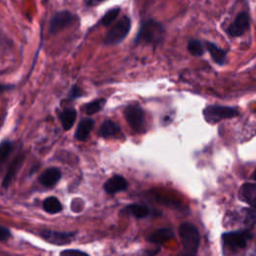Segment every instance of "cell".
<instances>
[{
    "mask_svg": "<svg viewBox=\"0 0 256 256\" xmlns=\"http://www.w3.org/2000/svg\"><path fill=\"white\" fill-rule=\"evenodd\" d=\"M165 27L162 23L148 19L142 22L138 33L135 37V44H149L154 47L158 46L164 39Z\"/></svg>",
    "mask_w": 256,
    "mask_h": 256,
    "instance_id": "6da1fadb",
    "label": "cell"
},
{
    "mask_svg": "<svg viewBox=\"0 0 256 256\" xmlns=\"http://www.w3.org/2000/svg\"><path fill=\"white\" fill-rule=\"evenodd\" d=\"M178 234L183 246V249L188 254H195L200 245V234L196 226L185 222L180 224Z\"/></svg>",
    "mask_w": 256,
    "mask_h": 256,
    "instance_id": "7a4b0ae2",
    "label": "cell"
},
{
    "mask_svg": "<svg viewBox=\"0 0 256 256\" xmlns=\"http://www.w3.org/2000/svg\"><path fill=\"white\" fill-rule=\"evenodd\" d=\"M131 29V19L129 16H122L106 33L104 38L105 45H117L121 43Z\"/></svg>",
    "mask_w": 256,
    "mask_h": 256,
    "instance_id": "3957f363",
    "label": "cell"
},
{
    "mask_svg": "<svg viewBox=\"0 0 256 256\" xmlns=\"http://www.w3.org/2000/svg\"><path fill=\"white\" fill-rule=\"evenodd\" d=\"M239 115V111L236 108L220 105H209L203 110V116L206 122L215 124L223 119L234 118Z\"/></svg>",
    "mask_w": 256,
    "mask_h": 256,
    "instance_id": "277c9868",
    "label": "cell"
},
{
    "mask_svg": "<svg viewBox=\"0 0 256 256\" xmlns=\"http://www.w3.org/2000/svg\"><path fill=\"white\" fill-rule=\"evenodd\" d=\"M252 238V234L248 229L226 232L222 235V242L224 247L229 250L236 251L245 249L249 240Z\"/></svg>",
    "mask_w": 256,
    "mask_h": 256,
    "instance_id": "5b68a950",
    "label": "cell"
},
{
    "mask_svg": "<svg viewBox=\"0 0 256 256\" xmlns=\"http://www.w3.org/2000/svg\"><path fill=\"white\" fill-rule=\"evenodd\" d=\"M124 116L128 125L137 133H142L145 128L144 111L140 105L131 104L124 110Z\"/></svg>",
    "mask_w": 256,
    "mask_h": 256,
    "instance_id": "8992f818",
    "label": "cell"
},
{
    "mask_svg": "<svg viewBox=\"0 0 256 256\" xmlns=\"http://www.w3.org/2000/svg\"><path fill=\"white\" fill-rule=\"evenodd\" d=\"M78 20V17L68 10H62L55 13L49 22V33L51 35L57 34L60 31L66 29L72 25L75 21Z\"/></svg>",
    "mask_w": 256,
    "mask_h": 256,
    "instance_id": "52a82bcc",
    "label": "cell"
},
{
    "mask_svg": "<svg viewBox=\"0 0 256 256\" xmlns=\"http://www.w3.org/2000/svg\"><path fill=\"white\" fill-rule=\"evenodd\" d=\"M40 236L47 242L55 245H67L71 243L75 236L76 232L74 231H57L50 229H42L40 231Z\"/></svg>",
    "mask_w": 256,
    "mask_h": 256,
    "instance_id": "ba28073f",
    "label": "cell"
},
{
    "mask_svg": "<svg viewBox=\"0 0 256 256\" xmlns=\"http://www.w3.org/2000/svg\"><path fill=\"white\" fill-rule=\"evenodd\" d=\"M250 27L249 14L246 11L239 12L232 23L227 27L226 33L230 37H239L243 35Z\"/></svg>",
    "mask_w": 256,
    "mask_h": 256,
    "instance_id": "9c48e42d",
    "label": "cell"
},
{
    "mask_svg": "<svg viewBox=\"0 0 256 256\" xmlns=\"http://www.w3.org/2000/svg\"><path fill=\"white\" fill-rule=\"evenodd\" d=\"M128 187L127 180L122 176L115 174L112 177H110L105 183H104V190L109 195H114L118 192L126 190Z\"/></svg>",
    "mask_w": 256,
    "mask_h": 256,
    "instance_id": "30bf717a",
    "label": "cell"
},
{
    "mask_svg": "<svg viewBox=\"0 0 256 256\" xmlns=\"http://www.w3.org/2000/svg\"><path fill=\"white\" fill-rule=\"evenodd\" d=\"M98 134L103 138H113V139H120L123 138L124 135L121 131V128L112 120L107 119L105 120L98 131Z\"/></svg>",
    "mask_w": 256,
    "mask_h": 256,
    "instance_id": "8fae6325",
    "label": "cell"
},
{
    "mask_svg": "<svg viewBox=\"0 0 256 256\" xmlns=\"http://www.w3.org/2000/svg\"><path fill=\"white\" fill-rule=\"evenodd\" d=\"M23 162H24V155L19 154L9 163L8 168H7V172H6V174L3 178V181H2V187L3 188H7L10 185L13 178L19 172Z\"/></svg>",
    "mask_w": 256,
    "mask_h": 256,
    "instance_id": "7c38bea8",
    "label": "cell"
},
{
    "mask_svg": "<svg viewBox=\"0 0 256 256\" xmlns=\"http://www.w3.org/2000/svg\"><path fill=\"white\" fill-rule=\"evenodd\" d=\"M61 179V171L56 167L47 168L39 177L40 183L45 187L55 186Z\"/></svg>",
    "mask_w": 256,
    "mask_h": 256,
    "instance_id": "4fadbf2b",
    "label": "cell"
},
{
    "mask_svg": "<svg viewBox=\"0 0 256 256\" xmlns=\"http://www.w3.org/2000/svg\"><path fill=\"white\" fill-rule=\"evenodd\" d=\"M121 214H126V215H132L135 218H146L151 214V210L148 206L145 204H138V203H133L125 206L123 210L121 211Z\"/></svg>",
    "mask_w": 256,
    "mask_h": 256,
    "instance_id": "5bb4252c",
    "label": "cell"
},
{
    "mask_svg": "<svg viewBox=\"0 0 256 256\" xmlns=\"http://www.w3.org/2000/svg\"><path fill=\"white\" fill-rule=\"evenodd\" d=\"M205 48L209 52L211 58L213 61L218 64V65H224L226 63V58H227V51L218 47L215 43L206 41L205 42Z\"/></svg>",
    "mask_w": 256,
    "mask_h": 256,
    "instance_id": "9a60e30c",
    "label": "cell"
},
{
    "mask_svg": "<svg viewBox=\"0 0 256 256\" xmlns=\"http://www.w3.org/2000/svg\"><path fill=\"white\" fill-rule=\"evenodd\" d=\"M239 197L242 199V201L256 208V184L255 183L243 184L239 190Z\"/></svg>",
    "mask_w": 256,
    "mask_h": 256,
    "instance_id": "2e32d148",
    "label": "cell"
},
{
    "mask_svg": "<svg viewBox=\"0 0 256 256\" xmlns=\"http://www.w3.org/2000/svg\"><path fill=\"white\" fill-rule=\"evenodd\" d=\"M94 124H95V122H94L93 119L83 118L79 122V124L76 128V131H75V134H74L75 138L79 141H85L89 137V135H90V133H91L93 127H94Z\"/></svg>",
    "mask_w": 256,
    "mask_h": 256,
    "instance_id": "e0dca14e",
    "label": "cell"
},
{
    "mask_svg": "<svg viewBox=\"0 0 256 256\" xmlns=\"http://www.w3.org/2000/svg\"><path fill=\"white\" fill-rule=\"evenodd\" d=\"M173 237H174V234H173V231L171 229L161 228V229H158V230L154 231L153 233H151L147 237V240L149 242H152V243L161 244V243H164V242L170 240Z\"/></svg>",
    "mask_w": 256,
    "mask_h": 256,
    "instance_id": "ac0fdd59",
    "label": "cell"
},
{
    "mask_svg": "<svg viewBox=\"0 0 256 256\" xmlns=\"http://www.w3.org/2000/svg\"><path fill=\"white\" fill-rule=\"evenodd\" d=\"M77 112L74 108H66L59 114V120L64 130H69L75 123Z\"/></svg>",
    "mask_w": 256,
    "mask_h": 256,
    "instance_id": "d6986e66",
    "label": "cell"
},
{
    "mask_svg": "<svg viewBox=\"0 0 256 256\" xmlns=\"http://www.w3.org/2000/svg\"><path fill=\"white\" fill-rule=\"evenodd\" d=\"M42 207L45 212L49 214H57L62 211V204L59 199L55 196H50L44 199L42 203Z\"/></svg>",
    "mask_w": 256,
    "mask_h": 256,
    "instance_id": "ffe728a7",
    "label": "cell"
},
{
    "mask_svg": "<svg viewBox=\"0 0 256 256\" xmlns=\"http://www.w3.org/2000/svg\"><path fill=\"white\" fill-rule=\"evenodd\" d=\"M105 102L106 100L104 98H99V99H96V100H93L89 103H86L84 106H83V109H84V112L88 115H92V114H95L97 112H99L105 105Z\"/></svg>",
    "mask_w": 256,
    "mask_h": 256,
    "instance_id": "44dd1931",
    "label": "cell"
},
{
    "mask_svg": "<svg viewBox=\"0 0 256 256\" xmlns=\"http://www.w3.org/2000/svg\"><path fill=\"white\" fill-rule=\"evenodd\" d=\"M120 10H121V8H120L119 6H116V7H113V8H111V9H109V10L103 15V17L101 18L100 24L103 25V26H105V27L111 25V24L117 19L118 15H119V13H120Z\"/></svg>",
    "mask_w": 256,
    "mask_h": 256,
    "instance_id": "7402d4cb",
    "label": "cell"
},
{
    "mask_svg": "<svg viewBox=\"0 0 256 256\" xmlns=\"http://www.w3.org/2000/svg\"><path fill=\"white\" fill-rule=\"evenodd\" d=\"M187 49L193 56H202L205 51L204 45L198 39H190L187 44Z\"/></svg>",
    "mask_w": 256,
    "mask_h": 256,
    "instance_id": "603a6c76",
    "label": "cell"
},
{
    "mask_svg": "<svg viewBox=\"0 0 256 256\" xmlns=\"http://www.w3.org/2000/svg\"><path fill=\"white\" fill-rule=\"evenodd\" d=\"M12 150H13L12 142L8 140H3L1 142V145H0V163L1 164H3L6 161V159L12 152Z\"/></svg>",
    "mask_w": 256,
    "mask_h": 256,
    "instance_id": "cb8c5ba5",
    "label": "cell"
},
{
    "mask_svg": "<svg viewBox=\"0 0 256 256\" xmlns=\"http://www.w3.org/2000/svg\"><path fill=\"white\" fill-rule=\"evenodd\" d=\"M244 213H245L244 222L247 225H254L256 223V208L253 207L251 209H245Z\"/></svg>",
    "mask_w": 256,
    "mask_h": 256,
    "instance_id": "d4e9b609",
    "label": "cell"
},
{
    "mask_svg": "<svg viewBox=\"0 0 256 256\" xmlns=\"http://www.w3.org/2000/svg\"><path fill=\"white\" fill-rule=\"evenodd\" d=\"M83 93H84L83 90H82L79 86L73 85V86L71 87L69 93H68V98H69V99H76V98L81 97V96L83 95Z\"/></svg>",
    "mask_w": 256,
    "mask_h": 256,
    "instance_id": "484cf974",
    "label": "cell"
},
{
    "mask_svg": "<svg viewBox=\"0 0 256 256\" xmlns=\"http://www.w3.org/2000/svg\"><path fill=\"white\" fill-rule=\"evenodd\" d=\"M10 237H11L10 230L8 228L4 227V226H1V228H0V240L2 242H4V241L8 240Z\"/></svg>",
    "mask_w": 256,
    "mask_h": 256,
    "instance_id": "4316f807",
    "label": "cell"
},
{
    "mask_svg": "<svg viewBox=\"0 0 256 256\" xmlns=\"http://www.w3.org/2000/svg\"><path fill=\"white\" fill-rule=\"evenodd\" d=\"M60 254H61V255H67V254L72 255V254H86V253L83 252V251H81V250H78V249H68V250L62 251Z\"/></svg>",
    "mask_w": 256,
    "mask_h": 256,
    "instance_id": "83f0119b",
    "label": "cell"
},
{
    "mask_svg": "<svg viewBox=\"0 0 256 256\" xmlns=\"http://www.w3.org/2000/svg\"><path fill=\"white\" fill-rule=\"evenodd\" d=\"M104 1H106V0H85V3L87 6H94V5L100 4Z\"/></svg>",
    "mask_w": 256,
    "mask_h": 256,
    "instance_id": "f1b7e54d",
    "label": "cell"
},
{
    "mask_svg": "<svg viewBox=\"0 0 256 256\" xmlns=\"http://www.w3.org/2000/svg\"><path fill=\"white\" fill-rule=\"evenodd\" d=\"M252 177H253V179L256 181V169L254 170V172H253V175H252Z\"/></svg>",
    "mask_w": 256,
    "mask_h": 256,
    "instance_id": "f546056e",
    "label": "cell"
}]
</instances>
